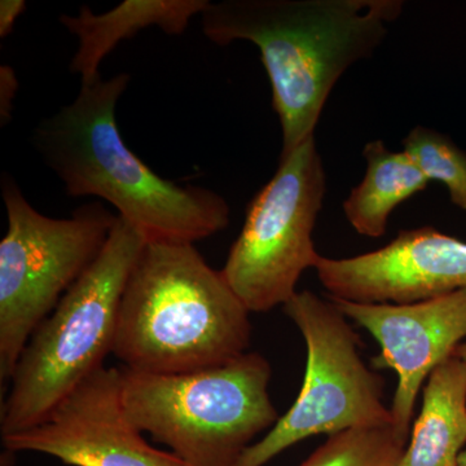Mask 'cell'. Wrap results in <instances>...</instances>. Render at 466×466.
Segmentation results:
<instances>
[{
	"label": "cell",
	"instance_id": "obj_11",
	"mask_svg": "<svg viewBox=\"0 0 466 466\" xmlns=\"http://www.w3.org/2000/svg\"><path fill=\"white\" fill-rule=\"evenodd\" d=\"M314 269L332 299L420 302L466 289V242L421 227L400 231L390 244L360 256H321Z\"/></svg>",
	"mask_w": 466,
	"mask_h": 466
},
{
	"label": "cell",
	"instance_id": "obj_9",
	"mask_svg": "<svg viewBox=\"0 0 466 466\" xmlns=\"http://www.w3.org/2000/svg\"><path fill=\"white\" fill-rule=\"evenodd\" d=\"M2 441L8 452L45 453L72 466H189L150 446L128 419L119 368H100L39 424Z\"/></svg>",
	"mask_w": 466,
	"mask_h": 466
},
{
	"label": "cell",
	"instance_id": "obj_18",
	"mask_svg": "<svg viewBox=\"0 0 466 466\" xmlns=\"http://www.w3.org/2000/svg\"><path fill=\"white\" fill-rule=\"evenodd\" d=\"M24 0H2L0 2V36L5 38L14 29L15 23L25 11Z\"/></svg>",
	"mask_w": 466,
	"mask_h": 466
},
{
	"label": "cell",
	"instance_id": "obj_19",
	"mask_svg": "<svg viewBox=\"0 0 466 466\" xmlns=\"http://www.w3.org/2000/svg\"><path fill=\"white\" fill-rule=\"evenodd\" d=\"M453 357L459 358L460 360L464 361L466 364V342L461 343V345H460L459 348L455 350V352H453Z\"/></svg>",
	"mask_w": 466,
	"mask_h": 466
},
{
	"label": "cell",
	"instance_id": "obj_5",
	"mask_svg": "<svg viewBox=\"0 0 466 466\" xmlns=\"http://www.w3.org/2000/svg\"><path fill=\"white\" fill-rule=\"evenodd\" d=\"M119 370L128 419L189 466H236L280 419L269 398L271 366L258 352L177 375Z\"/></svg>",
	"mask_w": 466,
	"mask_h": 466
},
{
	"label": "cell",
	"instance_id": "obj_16",
	"mask_svg": "<svg viewBox=\"0 0 466 466\" xmlns=\"http://www.w3.org/2000/svg\"><path fill=\"white\" fill-rule=\"evenodd\" d=\"M403 150L412 157L426 179L449 189L456 207L466 210V152L446 135L417 126L404 137Z\"/></svg>",
	"mask_w": 466,
	"mask_h": 466
},
{
	"label": "cell",
	"instance_id": "obj_14",
	"mask_svg": "<svg viewBox=\"0 0 466 466\" xmlns=\"http://www.w3.org/2000/svg\"><path fill=\"white\" fill-rule=\"evenodd\" d=\"M366 175L343 202V213L359 235H385L389 218L400 204L424 191L429 180L404 150L394 152L382 140L366 144Z\"/></svg>",
	"mask_w": 466,
	"mask_h": 466
},
{
	"label": "cell",
	"instance_id": "obj_1",
	"mask_svg": "<svg viewBox=\"0 0 466 466\" xmlns=\"http://www.w3.org/2000/svg\"><path fill=\"white\" fill-rule=\"evenodd\" d=\"M403 8L400 0H223L208 3L201 24L217 45L259 48L284 156L315 137L334 86L375 54Z\"/></svg>",
	"mask_w": 466,
	"mask_h": 466
},
{
	"label": "cell",
	"instance_id": "obj_8",
	"mask_svg": "<svg viewBox=\"0 0 466 466\" xmlns=\"http://www.w3.org/2000/svg\"><path fill=\"white\" fill-rule=\"evenodd\" d=\"M327 173L315 137L281 156L272 179L248 207L238 238L220 269L249 312L284 306L320 254L312 232L323 208Z\"/></svg>",
	"mask_w": 466,
	"mask_h": 466
},
{
	"label": "cell",
	"instance_id": "obj_13",
	"mask_svg": "<svg viewBox=\"0 0 466 466\" xmlns=\"http://www.w3.org/2000/svg\"><path fill=\"white\" fill-rule=\"evenodd\" d=\"M466 447V364L459 358L429 376L400 466H458Z\"/></svg>",
	"mask_w": 466,
	"mask_h": 466
},
{
	"label": "cell",
	"instance_id": "obj_7",
	"mask_svg": "<svg viewBox=\"0 0 466 466\" xmlns=\"http://www.w3.org/2000/svg\"><path fill=\"white\" fill-rule=\"evenodd\" d=\"M283 309L308 348L302 388L290 410L242 452L236 466H265L314 435L394 425L383 404L382 377L364 363L358 333L332 300L297 291Z\"/></svg>",
	"mask_w": 466,
	"mask_h": 466
},
{
	"label": "cell",
	"instance_id": "obj_10",
	"mask_svg": "<svg viewBox=\"0 0 466 466\" xmlns=\"http://www.w3.org/2000/svg\"><path fill=\"white\" fill-rule=\"evenodd\" d=\"M350 320L379 342L376 370H392L398 386L392 422L410 437L420 390L435 368L449 360L466 339V289L413 303H358L328 297Z\"/></svg>",
	"mask_w": 466,
	"mask_h": 466
},
{
	"label": "cell",
	"instance_id": "obj_3",
	"mask_svg": "<svg viewBox=\"0 0 466 466\" xmlns=\"http://www.w3.org/2000/svg\"><path fill=\"white\" fill-rule=\"evenodd\" d=\"M249 314L192 242L147 241L122 296L113 354L155 375L223 366L247 354Z\"/></svg>",
	"mask_w": 466,
	"mask_h": 466
},
{
	"label": "cell",
	"instance_id": "obj_17",
	"mask_svg": "<svg viewBox=\"0 0 466 466\" xmlns=\"http://www.w3.org/2000/svg\"><path fill=\"white\" fill-rule=\"evenodd\" d=\"M18 82L16 73L11 66L0 67V118L2 125L11 118L12 103L16 97Z\"/></svg>",
	"mask_w": 466,
	"mask_h": 466
},
{
	"label": "cell",
	"instance_id": "obj_12",
	"mask_svg": "<svg viewBox=\"0 0 466 466\" xmlns=\"http://www.w3.org/2000/svg\"><path fill=\"white\" fill-rule=\"evenodd\" d=\"M208 0H126L106 14L96 15L82 7L76 16L61 15L60 23L75 34L78 48L70 70L88 84L100 76L104 57L124 39L133 38L140 30L158 26L167 34L179 35L195 15H201Z\"/></svg>",
	"mask_w": 466,
	"mask_h": 466
},
{
	"label": "cell",
	"instance_id": "obj_6",
	"mask_svg": "<svg viewBox=\"0 0 466 466\" xmlns=\"http://www.w3.org/2000/svg\"><path fill=\"white\" fill-rule=\"evenodd\" d=\"M7 232L0 241V381L9 383L34 330L106 247L116 218L101 202L66 219L43 216L3 175Z\"/></svg>",
	"mask_w": 466,
	"mask_h": 466
},
{
	"label": "cell",
	"instance_id": "obj_15",
	"mask_svg": "<svg viewBox=\"0 0 466 466\" xmlns=\"http://www.w3.org/2000/svg\"><path fill=\"white\" fill-rule=\"evenodd\" d=\"M408 438L392 424L350 429L330 435L299 466H400Z\"/></svg>",
	"mask_w": 466,
	"mask_h": 466
},
{
	"label": "cell",
	"instance_id": "obj_4",
	"mask_svg": "<svg viewBox=\"0 0 466 466\" xmlns=\"http://www.w3.org/2000/svg\"><path fill=\"white\" fill-rule=\"evenodd\" d=\"M146 244L137 227L116 218L100 256L34 330L21 352L3 401L2 437L39 424L104 367V359L115 349L126 284Z\"/></svg>",
	"mask_w": 466,
	"mask_h": 466
},
{
	"label": "cell",
	"instance_id": "obj_20",
	"mask_svg": "<svg viewBox=\"0 0 466 466\" xmlns=\"http://www.w3.org/2000/svg\"><path fill=\"white\" fill-rule=\"evenodd\" d=\"M458 466H466V447L462 451L461 455H460Z\"/></svg>",
	"mask_w": 466,
	"mask_h": 466
},
{
	"label": "cell",
	"instance_id": "obj_2",
	"mask_svg": "<svg viewBox=\"0 0 466 466\" xmlns=\"http://www.w3.org/2000/svg\"><path fill=\"white\" fill-rule=\"evenodd\" d=\"M130 76H97L72 103L34 128L32 143L67 196H96L147 241L192 242L229 225L228 204L211 189L164 179L126 146L116 108Z\"/></svg>",
	"mask_w": 466,
	"mask_h": 466
}]
</instances>
